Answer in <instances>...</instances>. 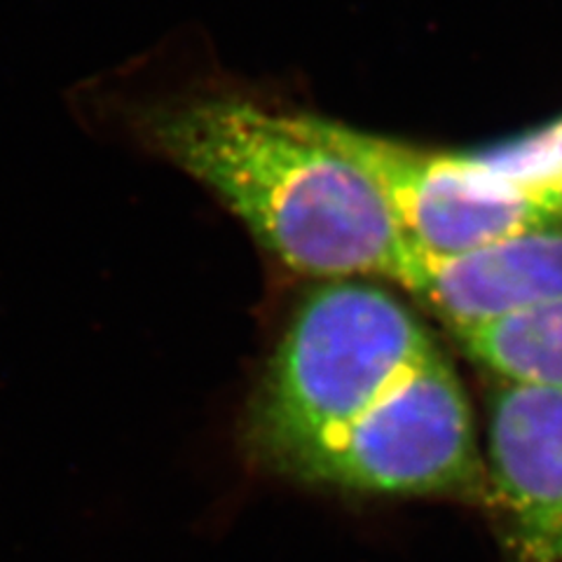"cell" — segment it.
Returning a JSON list of instances; mask_svg holds the SVG:
<instances>
[{
  "instance_id": "4",
  "label": "cell",
  "mask_w": 562,
  "mask_h": 562,
  "mask_svg": "<svg viewBox=\"0 0 562 562\" xmlns=\"http://www.w3.org/2000/svg\"><path fill=\"white\" fill-rule=\"evenodd\" d=\"M310 134L359 167L422 249L464 251L506 235L558 227L530 200L485 186L462 155L422 150L336 120L301 113Z\"/></svg>"
},
{
  "instance_id": "1",
  "label": "cell",
  "mask_w": 562,
  "mask_h": 562,
  "mask_svg": "<svg viewBox=\"0 0 562 562\" xmlns=\"http://www.w3.org/2000/svg\"><path fill=\"white\" fill-rule=\"evenodd\" d=\"M140 134L291 270L406 284L415 241L368 176L310 134L301 113L202 99L153 111Z\"/></svg>"
},
{
  "instance_id": "6",
  "label": "cell",
  "mask_w": 562,
  "mask_h": 562,
  "mask_svg": "<svg viewBox=\"0 0 562 562\" xmlns=\"http://www.w3.org/2000/svg\"><path fill=\"white\" fill-rule=\"evenodd\" d=\"M403 289L452 333L560 303L562 231L537 227L452 254L415 244Z\"/></svg>"
},
{
  "instance_id": "9",
  "label": "cell",
  "mask_w": 562,
  "mask_h": 562,
  "mask_svg": "<svg viewBox=\"0 0 562 562\" xmlns=\"http://www.w3.org/2000/svg\"><path fill=\"white\" fill-rule=\"evenodd\" d=\"M525 198L530 200L539 211H543L549 218H553V223L558 225L562 223V179L527 192Z\"/></svg>"
},
{
  "instance_id": "7",
  "label": "cell",
  "mask_w": 562,
  "mask_h": 562,
  "mask_svg": "<svg viewBox=\"0 0 562 562\" xmlns=\"http://www.w3.org/2000/svg\"><path fill=\"white\" fill-rule=\"evenodd\" d=\"M452 336L502 382L562 390V301Z\"/></svg>"
},
{
  "instance_id": "2",
  "label": "cell",
  "mask_w": 562,
  "mask_h": 562,
  "mask_svg": "<svg viewBox=\"0 0 562 562\" xmlns=\"http://www.w3.org/2000/svg\"><path fill=\"white\" fill-rule=\"evenodd\" d=\"M436 349L390 291L359 279L326 281L293 312L256 394L246 427L256 460L303 483Z\"/></svg>"
},
{
  "instance_id": "3",
  "label": "cell",
  "mask_w": 562,
  "mask_h": 562,
  "mask_svg": "<svg viewBox=\"0 0 562 562\" xmlns=\"http://www.w3.org/2000/svg\"><path fill=\"white\" fill-rule=\"evenodd\" d=\"M303 485L487 506V471L464 386L441 349L375 415L328 448Z\"/></svg>"
},
{
  "instance_id": "5",
  "label": "cell",
  "mask_w": 562,
  "mask_h": 562,
  "mask_svg": "<svg viewBox=\"0 0 562 562\" xmlns=\"http://www.w3.org/2000/svg\"><path fill=\"white\" fill-rule=\"evenodd\" d=\"M485 471L504 562H562V390L497 386Z\"/></svg>"
},
{
  "instance_id": "8",
  "label": "cell",
  "mask_w": 562,
  "mask_h": 562,
  "mask_svg": "<svg viewBox=\"0 0 562 562\" xmlns=\"http://www.w3.org/2000/svg\"><path fill=\"white\" fill-rule=\"evenodd\" d=\"M462 157L485 186L525 198L527 192L562 179V117L508 144Z\"/></svg>"
}]
</instances>
